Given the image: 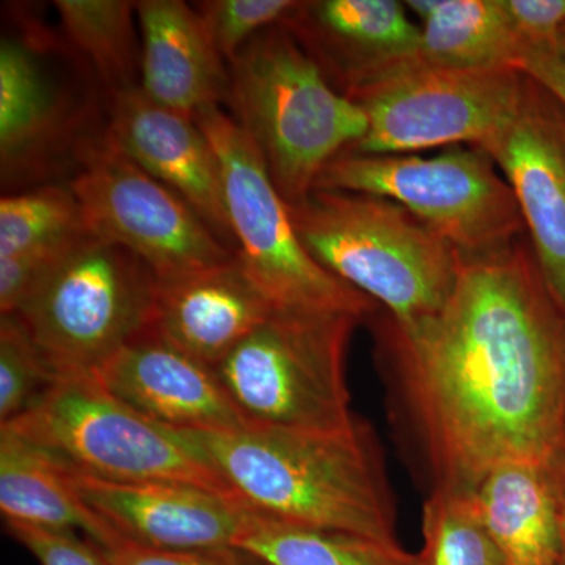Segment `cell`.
Returning <instances> with one entry per match:
<instances>
[{"mask_svg": "<svg viewBox=\"0 0 565 565\" xmlns=\"http://www.w3.org/2000/svg\"><path fill=\"white\" fill-rule=\"evenodd\" d=\"M479 148L511 185L539 273L565 313V107L525 74L514 117Z\"/></svg>", "mask_w": 565, "mask_h": 565, "instance_id": "7c38bea8", "label": "cell"}, {"mask_svg": "<svg viewBox=\"0 0 565 565\" xmlns=\"http://www.w3.org/2000/svg\"><path fill=\"white\" fill-rule=\"evenodd\" d=\"M236 546L269 565H419L399 542L292 525L252 509Z\"/></svg>", "mask_w": 565, "mask_h": 565, "instance_id": "603a6c76", "label": "cell"}, {"mask_svg": "<svg viewBox=\"0 0 565 565\" xmlns=\"http://www.w3.org/2000/svg\"><path fill=\"white\" fill-rule=\"evenodd\" d=\"M471 494L509 565H563L556 462L498 465Z\"/></svg>", "mask_w": 565, "mask_h": 565, "instance_id": "ffe728a7", "label": "cell"}, {"mask_svg": "<svg viewBox=\"0 0 565 565\" xmlns=\"http://www.w3.org/2000/svg\"><path fill=\"white\" fill-rule=\"evenodd\" d=\"M363 319L274 311L217 367L218 381L247 426L343 430L352 412L345 359Z\"/></svg>", "mask_w": 565, "mask_h": 565, "instance_id": "5b68a950", "label": "cell"}, {"mask_svg": "<svg viewBox=\"0 0 565 565\" xmlns=\"http://www.w3.org/2000/svg\"><path fill=\"white\" fill-rule=\"evenodd\" d=\"M140 85L152 102L195 117L225 103L228 63L204 29L195 7L181 0H139Z\"/></svg>", "mask_w": 565, "mask_h": 565, "instance_id": "d6986e66", "label": "cell"}, {"mask_svg": "<svg viewBox=\"0 0 565 565\" xmlns=\"http://www.w3.org/2000/svg\"><path fill=\"white\" fill-rule=\"evenodd\" d=\"M95 545V544H93ZM109 565H269L248 550L230 546L221 550H196V552H170L147 548L117 541L109 545H95Z\"/></svg>", "mask_w": 565, "mask_h": 565, "instance_id": "f546056e", "label": "cell"}, {"mask_svg": "<svg viewBox=\"0 0 565 565\" xmlns=\"http://www.w3.org/2000/svg\"><path fill=\"white\" fill-rule=\"evenodd\" d=\"M561 459L565 460V433H564V449H563V456H561Z\"/></svg>", "mask_w": 565, "mask_h": 565, "instance_id": "d590c367", "label": "cell"}, {"mask_svg": "<svg viewBox=\"0 0 565 565\" xmlns=\"http://www.w3.org/2000/svg\"><path fill=\"white\" fill-rule=\"evenodd\" d=\"M559 54H561V57H563V58H564V61H565V28H564L563 33H561V39H559Z\"/></svg>", "mask_w": 565, "mask_h": 565, "instance_id": "e575fe53", "label": "cell"}, {"mask_svg": "<svg viewBox=\"0 0 565 565\" xmlns=\"http://www.w3.org/2000/svg\"><path fill=\"white\" fill-rule=\"evenodd\" d=\"M225 103L289 206L303 202L323 167L367 131L363 110L282 24L258 33L230 63Z\"/></svg>", "mask_w": 565, "mask_h": 565, "instance_id": "3957f363", "label": "cell"}, {"mask_svg": "<svg viewBox=\"0 0 565 565\" xmlns=\"http://www.w3.org/2000/svg\"><path fill=\"white\" fill-rule=\"evenodd\" d=\"M55 377L18 315L0 316V424L29 411Z\"/></svg>", "mask_w": 565, "mask_h": 565, "instance_id": "4316f807", "label": "cell"}, {"mask_svg": "<svg viewBox=\"0 0 565 565\" xmlns=\"http://www.w3.org/2000/svg\"><path fill=\"white\" fill-rule=\"evenodd\" d=\"M281 24L345 96L422 47V28L396 0L299 2Z\"/></svg>", "mask_w": 565, "mask_h": 565, "instance_id": "2e32d148", "label": "cell"}, {"mask_svg": "<svg viewBox=\"0 0 565 565\" xmlns=\"http://www.w3.org/2000/svg\"><path fill=\"white\" fill-rule=\"evenodd\" d=\"M193 118L221 161L237 259L274 310L371 318L377 303L323 269L303 247L262 152L232 115L211 106Z\"/></svg>", "mask_w": 565, "mask_h": 565, "instance_id": "8992f818", "label": "cell"}, {"mask_svg": "<svg viewBox=\"0 0 565 565\" xmlns=\"http://www.w3.org/2000/svg\"><path fill=\"white\" fill-rule=\"evenodd\" d=\"M460 258L437 313L375 322L393 424L427 494L473 493L498 465H552L564 449L565 313L533 250L519 239Z\"/></svg>", "mask_w": 565, "mask_h": 565, "instance_id": "6da1fadb", "label": "cell"}, {"mask_svg": "<svg viewBox=\"0 0 565 565\" xmlns=\"http://www.w3.org/2000/svg\"><path fill=\"white\" fill-rule=\"evenodd\" d=\"M156 282L131 252L88 234L14 315L55 375L92 373L150 330Z\"/></svg>", "mask_w": 565, "mask_h": 565, "instance_id": "9c48e42d", "label": "cell"}, {"mask_svg": "<svg viewBox=\"0 0 565 565\" xmlns=\"http://www.w3.org/2000/svg\"><path fill=\"white\" fill-rule=\"evenodd\" d=\"M297 3L294 0H203L193 7L215 50L230 65L258 33L281 24Z\"/></svg>", "mask_w": 565, "mask_h": 565, "instance_id": "83f0119b", "label": "cell"}, {"mask_svg": "<svg viewBox=\"0 0 565 565\" xmlns=\"http://www.w3.org/2000/svg\"><path fill=\"white\" fill-rule=\"evenodd\" d=\"M0 426L96 478L184 482L236 497L192 456L177 430L137 414L92 373L57 375L29 411Z\"/></svg>", "mask_w": 565, "mask_h": 565, "instance_id": "ba28073f", "label": "cell"}, {"mask_svg": "<svg viewBox=\"0 0 565 565\" xmlns=\"http://www.w3.org/2000/svg\"><path fill=\"white\" fill-rule=\"evenodd\" d=\"M107 136L136 166L184 200L236 253L222 166L195 118L152 102L140 87L110 95Z\"/></svg>", "mask_w": 565, "mask_h": 565, "instance_id": "5bb4252c", "label": "cell"}, {"mask_svg": "<svg viewBox=\"0 0 565 565\" xmlns=\"http://www.w3.org/2000/svg\"><path fill=\"white\" fill-rule=\"evenodd\" d=\"M422 21L419 57L465 70H519L525 46L503 0H408Z\"/></svg>", "mask_w": 565, "mask_h": 565, "instance_id": "7402d4cb", "label": "cell"}, {"mask_svg": "<svg viewBox=\"0 0 565 565\" xmlns=\"http://www.w3.org/2000/svg\"><path fill=\"white\" fill-rule=\"evenodd\" d=\"M525 74L514 68L465 70L414 57L349 93L367 131L344 152L408 154L487 140L512 120Z\"/></svg>", "mask_w": 565, "mask_h": 565, "instance_id": "30bf717a", "label": "cell"}, {"mask_svg": "<svg viewBox=\"0 0 565 565\" xmlns=\"http://www.w3.org/2000/svg\"><path fill=\"white\" fill-rule=\"evenodd\" d=\"M88 233L0 258V316L14 315Z\"/></svg>", "mask_w": 565, "mask_h": 565, "instance_id": "f1b7e54d", "label": "cell"}, {"mask_svg": "<svg viewBox=\"0 0 565 565\" xmlns=\"http://www.w3.org/2000/svg\"><path fill=\"white\" fill-rule=\"evenodd\" d=\"M313 191L392 200L462 256L500 250L526 230L511 185L478 147L429 158L343 152L323 167Z\"/></svg>", "mask_w": 565, "mask_h": 565, "instance_id": "52a82bcc", "label": "cell"}, {"mask_svg": "<svg viewBox=\"0 0 565 565\" xmlns=\"http://www.w3.org/2000/svg\"><path fill=\"white\" fill-rule=\"evenodd\" d=\"M0 512L6 523L81 531L99 546L118 539L81 503L65 463L7 426H0Z\"/></svg>", "mask_w": 565, "mask_h": 565, "instance_id": "44dd1931", "label": "cell"}, {"mask_svg": "<svg viewBox=\"0 0 565 565\" xmlns=\"http://www.w3.org/2000/svg\"><path fill=\"white\" fill-rule=\"evenodd\" d=\"M82 115L44 70L35 44L3 36L0 44V170L3 185L43 177L77 136Z\"/></svg>", "mask_w": 565, "mask_h": 565, "instance_id": "ac0fdd59", "label": "cell"}, {"mask_svg": "<svg viewBox=\"0 0 565 565\" xmlns=\"http://www.w3.org/2000/svg\"><path fill=\"white\" fill-rule=\"evenodd\" d=\"M525 50L559 51L565 0H503Z\"/></svg>", "mask_w": 565, "mask_h": 565, "instance_id": "1f68e13d", "label": "cell"}, {"mask_svg": "<svg viewBox=\"0 0 565 565\" xmlns=\"http://www.w3.org/2000/svg\"><path fill=\"white\" fill-rule=\"evenodd\" d=\"M189 451L259 514L399 542L384 451L362 418L349 429H174Z\"/></svg>", "mask_w": 565, "mask_h": 565, "instance_id": "7a4b0ae2", "label": "cell"}, {"mask_svg": "<svg viewBox=\"0 0 565 565\" xmlns=\"http://www.w3.org/2000/svg\"><path fill=\"white\" fill-rule=\"evenodd\" d=\"M274 311L234 256L211 269L158 280L148 332L215 370Z\"/></svg>", "mask_w": 565, "mask_h": 565, "instance_id": "e0dca14e", "label": "cell"}, {"mask_svg": "<svg viewBox=\"0 0 565 565\" xmlns=\"http://www.w3.org/2000/svg\"><path fill=\"white\" fill-rule=\"evenodd\" d=\"M519 71L541 84L565 107V61L559 51L525 50Z\"/></svg>", "mask_w": 565, "mask_h": 565, "instance_id": "d6a6232c", "label": "cell"}, {"mask_svg": "<svg viewBox=\"0 0 565 565\" xmlns=\"http://www.w3.org/2000/svg\"><path fill=\"white\" fill-rule=\"evenodd\" d=\"M307 252L345 285L412 326L437 313L455 289L460 253L415 215L381 196L313 191L292 204Z\"/></svg>", "mask_w": 565, "mask_h": 565, "instance_id": "277c9868", "label": "cell"}, {"mask_svg": "<svg viewBox=\"0 0 565 565\" xmlns=\"http://www.w3.org/2000/svg\"><path fill=\"white\" fill-rule=\"evenodd\" d=\"M70 43L92 63L110 95L140 85L141 40L131 0L54 2Z\"/></svg>", "mask_w": 565, "mask_h": 565, "instance_id": "cb8c5ba5", "label": "cell"}, {"mask_svg": "<svg viewBox=\"0 0 565 565\" xmlns=\"http://www.w3.org/2000/svg\"><path fill=\"white\" fill-rule=\"evenodd\" d=\"M11 539L24 546L40 565H109L88 539L71 531L6 523Z\"/></svg>", "mask_w": 565, "mask_h": 565, "instance_id": "4dcf8cb0", "label": "cell"}, {"mask_svg": "<svg viewBox=\"0 0 565 565\" xmlns=\"http://www.w3.org/2000/svg\"><path fill=\"white\" fill-rule=\"evenodd\" d=\"M87 233L71 184H46L0 200V258Z\"/></svg>", "mask_w": 565, "mask_h": 565, "instance_id": "484cf974", "label": "cell"}, {"mask_svg": "<svg viewBox=\"0 0 565 565\" xmlns=\"http://www.w3.org/2000/svg\"><path fill=\"white\" fill-rule=\"evenodd\" d=\"M70 181L87 233L147 264L158 280H173L236 256L177 193L150 177L109 139L90 134L76 151Z\"/></svg>", "mask_w": 565, "mask_h": 565, "instance_id": "8fae6325", "label": "cell"}, {"mask_svg": "<svg viewBox=\"0 0 565 565\" xmlns=\"http://www.w3.org/2000/svg\"><path fill=\"white\" fill-rule=\"evenodd\" d=\"M81 503L121 541L170 552L236 546L247 508L233 494L184 482H122L66 465Z\"/></svg>", "mask_w": 565, "mask_h": 565, "instance_id": "4fadbf2b", "label": "cell"}, {"mask_svg": "<svg viewBox=\"0 0 565 565\" xmlns=\"http://www.w3.org/2000/svg\"><path fill=\"white\" fill-rule=\"evenodd\" d=\"M557 498H559L561 537H563V565H565V460H556Z\"/></svg>", "mask_w": 565, "mask_h": 565, "instance_id": "836d02e7", "label": "cell"}, {"mask_svg": "<svg viewBox=\"0 0 565 565\" xmlns=\"http://www.w3.org/2000/svg\"><path fill=\"white\" fill-rule=\"evenodd\" d=\"M122 404L173 429L236 430L247 426L214 367L150 332L92 371Z\"/></svg>", "mask_w": 565, "mask_h": 565, "instance_id": "9a60e30c", "label": "cell"}, {"mask_svg": "<svg viewBox=\"0 0 565 565\" xmlns=\"http://www.w3.org/2000/svg\"><path fill=\"white\" fill-rule=\"evenodd\" d=\"M419 565H509L471 493L433 492L423 505Z\"/></svg>", "mask_w": 565, "mask_h": 565, "instance_id": "d4e9b609", "label": "cell"}]
</instances>
